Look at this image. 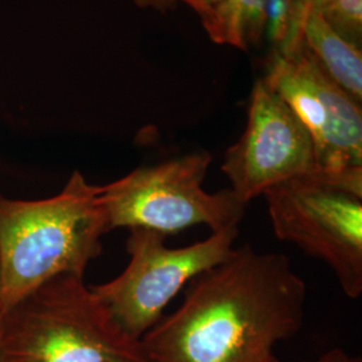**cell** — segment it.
I'll return each mask as SVG.
<instances>
[{
	"label": "cell",
	"instance_id": "1",
	"mask_svg": "<svg viewBox=\"0 0 362 362\" xmlns=\"http://www.w3.org/2000/svg\"><path fill=\"white\" fill-rule=\"evenodd\" d=\"M306 284L287 255L233 248L194 278L179 309L141 338L148 362H269L305 320Z\"/></svg>",
	"mask_w": 362,
	"mask_h": 362
},
{
	"label": "cell",
	"instance_id": "2",
	"mask_svg": "<svg viewBox=\"0 0 362 362\" xmlns=\"http://www.w3.org/2000/svg\"><path fill=\"white\" fill-rule=\"evenodd\" d=\"M101 187L73 172L50 199L0 196V317L62 275L83 276L109 233Z\"/></svg>",
	"mask_w": 362,
	"mask_h": 362
},
{
	"label": "cell",
	"instance_id": "3",
	"mask_svg": "<svg viewBox=\"0 0 362 362\" xmlns=\"http://www.w3.org/2000/svg\"><path fill=\"white\" fill-rule=\"evenodd\" d=\"M0 362H148L83 276L40 286L0 318Z\"/></svg>",
	"mask_w": 362,
	"mask_h": 362
},
{
	"label": "cell",
	"instance_id": "4",
	"mask_svg": "<svg viewBox=\"0 0 362 362\" xmlns=\"http://www.w3.org/2000/svg\"><path fill=\"white\" fill-rule=\"evenodd\" d=\"M211 161L208 152L189 153L134 169L101 187L109 231L148 228L168 236L202 224L212 233L239 227L246 204L231 189H203Z\"/></svg>",
	"mask_w": 362,
	"mask_h": 362
},
{
	"label": "cell",
	"instance_id": "5",
	"mask_svg": "<svg viewBox=\"0 0 362 362\" xmlns=\"http://www.w3.org/2000/svg\"><path fill=\"white\" fill-rule=\"evenodd\" d=\"M275 236L325 262L346 297L362 294V192L320 172L264 194Z\"/></svg>",
	"mask_w": 362,
	"mask_h": 362
},
{
	"label": "cell",
	"instance_id": "6",
	"mask_svg": "<svg viewBox=\"0 0 362 362\" xmlns=\"http://www.w3.org/2000/svg\"><path fill=\"white\" fill-rule=\"evenodd\" d=\"M129 231L125 270L113 281L90 288L117 324L141 339L185 285L231 255L239 227L212 233L202 242L180 248L167 246L164 233L148 228Z\"/></svg>",
	"mask_w": 362,
	"mask_h": 362
},
{
	"label": "cell",
	"instance_id": "7",
	"mask_svg": "<svg viewBox=\"0 0 362 362\" xmlns=\"http://www.w3.org/2000/svg\"><path fill=\"white\" fill-rule=\"evenodd\" d=\"M263 82L309 132L317 172L362 192V109L325 74L300 38L274 52Z\"/></svg>",
	"mask_w": 362,
	"mask_h": 362
},
{
	"label": "cell",
	"instance_id": "8",
	"mask_svg": "<svg viewBox=\"0 0 362 362\" xmlns=\"http://www.w3.org/2000/svg\"><path fill=\"white\" fill-rule=\"evenodd\" d=\"M221 170L246 206L276 184L317 172L309 132L263 79L252 88L246 129L227 149Z\"/></svg>",
	"mask_w": 362,
	"mask_h": 362
},
{
	"label": "cell",
	"instance_id": "9",
	"mask_svg": "<svg viewBox=\"0 0 362 362\" xmlns=\"http://www.w3.org/2000/svg\"><path fill=\"white\" fill-rule=\"evenodd\" d=\"M299 35L325 74L361 105V49L338 37L318 13H303Z\"/></svg>",
	"mask_w": 362,
	"mask_h": 362
},
{
	"label": "cell",
	"instance_id": "10",
	"mask_svg": "<svg viewBox=\"0 0 362 362\" xmlns=\"http://www.w3.org/2000/svg\"><path fill=\"white\" fill-rule=\"evenodd\" d=\"M269 0H221L200 16L209 39L239 50L257 46L266 34Z\"/></svg>",
	"mask_w": 362,
	"mask_h": 362
},
{
	"label": "cell",
	"instance_id": "11",
	"mask_svg": "<svg viewBox=\"0 0 362 362\" xmlns=\"http://www.w3.org/2000/svg\"><path fill=\"white\" fill-rule=\"evenodd\" d=\"M302 15L300 0H269L266 35L275 52L299 39Z\"/></svg>",
	"mask_w": 362,
	"mask_h": 362
},
{
	"label": "cell",
	"instance_id": "12",
	"mask_svg": "<svg viewBox=\"0 0 362 362\" xmlns=\"http://www.w3.org/2000/svg\"><path fill=\"white\" fill-rule=\"evenodd\" d=\"M318 13L338 37L361 49L362 0H333Z\"/></svg>",
	"mask_w": 362,
	"mask_h": 362
},
{
	"label": "cell",
	"instance_id": "13",
	"mask_svg": "<svg viewBox=\"0 0 362 362\" xmlns=\"http://www.w3.org/2000/svg\"><path fill=\"white\" fill-rule=\"evenodd\" d=\"M221 0H133V3L143 10L152 8L155 11L165 13L168 10L175 8L177 4H187L191 7L199 16L208 13L211 8H214Z\"/></svg>",
	"mask_w": 362,
	"mask_h": 362
},
{
	"label": "cell",
	"instance_id": "14",
	"mask_svg": "<svg viewBox=\"0 0 362 362\" xmlns=\"http://www.w3.org/2000/svg\"><path fill=\"white\" fill-rule=\"evenodd\" d=\"M269 362H282L279 361L276 357H272ZM302 362H362L360 357L350 356L346 351L342 349H332L326 351L320 358L315 361H302Z\"/></svg>",
	"mask_w": 362,
	"mask_h": 362
},
{
	"label": "cell",
	"instance_id": "15",
	"mask_svg": "<svg viewBox=\"0 0 362 362\" xmlns=\"http://www.w3.org/2000/svg\"><path fill=\"white\" fill-rule=\"evenodd\" d=\"M333 0H300L302 13H320Z\"/></svg>",
	"mask_w": 362,
	"mask_h": 362
},
{
	"label": "cell",
	"instance_id": "16",
	"mask_svg": "<svg viewBox=\"0 0 362 362\" xmlns=\"http://www.w3.org/2000/svg\"><path fill=\"white\" fill-rule=\"evenodd\" d=\"M0 318H1V317H0Z\"/></svg>",
	"mask_w": 362,
	"mask_h": 362
}]
</instances>
